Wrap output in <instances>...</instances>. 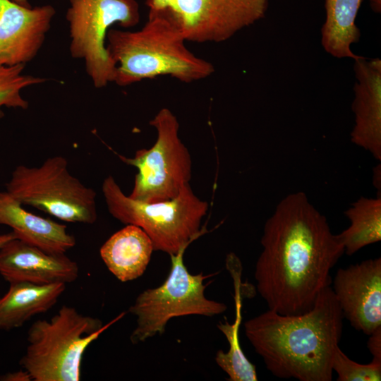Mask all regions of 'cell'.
Masks as SVG:
<instances>
[{
  "label": "cell",
  "instance_id": "1",
  "mask_svg": "<svg viewBox=\"0 0 381 381\" xmlns=\"http://www.w3.org/2000/svg\"><path fill=\"white\" fill-rule=\"evenodd\" d=\"M255 267L256 289L268 309L296 315L312 308L330 285V270L344 253L327 219L298 191L285 196L267 219Z\"/></svg>",
  "mask_w": 381,
  "mask_h": 381
},
{
  "label": "cell",
  "instance_id": "2",
  "mask_svg": "<svg viewBox=\"0 0 381 381\" xmlns=\"http://www.w3.org/2000/svg\"><path fill=\"white\" fill-rule=\"evenodd\" d=\"M343 315L330 285L308 311L296 315L268 310L244 323L245 334L267 369L279 378L331 381Z\"/></svg>",
  "mask_w": 381,
  "mask_h": 381
},
{
  "label": "cell",
  "instance_id": "3",
  "mask_svg": "<svg viewBox=\"0 0 381 381\" xmlns=\"http://www.w3.org/2000/svg\"><path fill=\"white\" fill-rule=\"evenodd\" d=\"M106 39L107 53L116 66L114 83L119 86L161 75L192 83L214 72L212 64L188 49L180 30L162 14L148 15L137 31L109 29Z\"/></svg>",
  "mask_w": 381,
  "mask_h": 381
},
{
  "label": "cell",
  "instance_id": "4",
  "mask_svg": "<svg viewBox=\"0 0 381 381\" xmlns=\"http://www.w3.org/2000/svg\"><path fill=\"white\" fill-rule=\"evenodd\" d=\"M125 314L104 325L99 318L64 305L49 320H37L31 325L19 363L33 381H79L87 348Z\"/></svg>",
  "mask_w": 381,
  "mask_h": 381
},
{
  "label": "cell",
  "instance_id": "5",
  "mask_svg": "<svg viewBox=\"0 0 381 381\" xmlns=\"http://www.w3.org/2000/svg\"><path fill=\"white\" fill-rule=\"evenodd\" d=\"M102 190L109 213L123 224L141 228L155 250L176 254L186 243L207 232L201 222L209 205L193 193L190 183L171 200L148 202L123 193L114 177H106Z\"/></svg>",
  "mask_w": 381,
  "mask_h": 381
},
{
  "label": "cell",
  "instance_id": "6",
  "mask_svg": "<svg viewBox=\"0 0 381 381\" xmlns=\"http://www.w3.org/2000/svg\"><path fill=\"white\" fill-rule=\"evenodd\" d=\"M190 243H186L176 254L169 255L171 270L164 283L141 292L129 308L128 312L136 317V326L130 336L132 344L162 334L173 318L190 315L213 317L226 310V304L205 296L207 284L203 282L214 274H192L185 265L183 255Z\"/></svg>",
  "mask_w": 381,
  "mask_h": 381
},
{
  "label": "cell",
  "instance_id": "7",
  "mask_svg": "<svg viewBox=\"0 0 381 381\" xmlns=\"http://www.w3.org/2000/svg\"><path fill=\"white\" fill-rule=\"evenodd\" d=\"M6 191L20 204L66 222L92 224L97 218L95 191L69 172L62 156L49 157L38 167H17Z\"/></svg>",
  "mask_w": 381,
  "mask_h": 381
},
{
  "label": "cell",
  "instance_id": "8",
  "mask_svg": "<svg viewBox=\"0 0 381 381\" xmlns=\"http://www.w3.org/2000/svg\"><path fill=\"white\" fill-rule=\"evenodd\" d=\"M150 124L157 131L155 144L150 149L137 150L132 158L119 157L138 169L129 197L155 202L176 198L189 183L192 160L179 138V121L169 109H161Z\"/></svg>",
  "mask_w": 381,
  "mask_h": 381
},
{
  "label": "cell",
  "instance_id": "9",
  "mask_svg": "<svg viewBox=\"0 0 381 381\" xmlns=\"http://www.w3.org/2000/svg\"><path fill=\"white\" fill-rule=\"evenodd\" d=\"M66 18L70 33L69 50L83 59L93 85L102 88L114 82L116 66L107 53L105 42L109 28L119 23L128 28L140 20L135 0H69Z\"/></svg>",
  "mask_w": 381,
  "mask_h": 381
},
{
  "label": "cell",
  "instance_id": "10",
  "mask_svg": "<svg viewBox=\"0 0 381 381\" xmlns=\"http://www.w3.org/2000/svg\"><path fill=\"white\" fill-rule=\"evenodd\" d=\"M268 0H172L164 13L186 41L221 42L262 18Z\"/></svg>",
  "mask_w": 381,
  "mask_h": 381
},
{
  "label": "cell",
  "instance_id": "11",
  "mask_svg": "<svg viewBox=\"0 0 381 381\" xmlns=\"http://www.w3.org/2000/svg\"><path fill=\"white\" fill-rule=\"evenodd\" d=\"M343 317L370 335L381 327V258L339 268L332 287Z\"/></svg>",
  "mask_w": 381,
  "mask_h": 381
},
{
  "label": "cell",
  "instance_id": "12",
  "mask_svg": "<svg viewBox=\"0 0 381 381\" xmlns=\"http://www.w3.org/2000/svg\"><path fill=\"white\" fill-rule=\"evenodd\" d=\"M55 13L51 5L28 8L0 0V67L25 65L32 60Z\"/></svg>",
  "mask_w": 381,
  "mask_h": 381
},
{
  "label": "cell",
  "instance_id": "13",
  "mask_svg": "<svg viewBox=\"0 0 381 381\" xmlns=\"http://www.w3.org/2000/svg\"><path fill=\"white\" fill-rule=\"evenodd\" d=\"M78 264L65 253H52L19 238L0 248V274L9 283L68 284L78 277Z\"/></svg>",
  "mask_w": 381,
  "mask_h": 381
},
{
  "label": "cell",
  "instance_id": "14",
  "mask_svg": "<svg viewBox=\"0 0 381 381\" xmlns=\"http://www.w3.org/2000/svg\"><path fill=\"white\" fill-rule=\"evenodd\" d=\"M354 60L356 82L352 110L355 123L351 140L381 161V60L358 56Z\"/></svg>",
  "mask_w": 381,
  "mask_h": 381
},
{
  "label": "cell",
  "instance_id": "15",
  "mask_svg": "<svg viewBox=\"0 0 381 381\" xmlns=\"http://www.w3.org/2000/svg\"><path fill=\"white\" fill-rule=\"evenodd\" d=\"M6 192H0V224L10 226L17 238L52 253H66L75 245L64 224L25 210Z\"/></svg>",
  "mask_w": 381,
  "mask_h": 381
},
{
  "label": "cell",
  "instance_id": "16",
  "mask_svg": "<svg viewBox=\"0 0 381 381\" xmlns=\"http://www.w3.org/2000/svg\"><path fill=\"white\" fill-rule=\"evenodd\" d=\"M153 250L148 235L141 228L127 224L104 243L99 253L109 272L127 282L143 274Z\"/></svg>",
  "mask_w": 381,
  "mask_h": 381
},
{
  "label": "cell",
  "instance_id": "17",
  "mask_svg": "<svg viewBox=\"0 0 381 381\" xmlns=\"http://www.w3.org/2000/svg\"><path fill=\"white\" fill-rule=\"evenodd\" d=\"M65 289L66 284L62 283H10L8 291L0 298V329L20 327L35 315L47 312Z\"/></svg>",
  "mask_w": 381,
  "mask_h": 381
},
{
  "label": "cell",
  "instance_id": "18",
  "mask_svg": "<svg viewBox=\"0 0 381 381\" xmlns=\"http://www.w3.org/2000/svg\"><path fill=\"white\" fill-rule=\"evenodd\" d=\"M226 267L234 282L236 317L233 323H229L225 318L224 322L219 321L217 325V328L226 337L229 349L226 352L219 350L216 353L215 361L228 375V380L230 381H257L255 365L246 358L239 341L242 301L245 297H248L249 294L244 291L245 284L241 281V262L238 260H233L228 262Z\"/></svg>",
  "mask_w": 381,
  "mask_h": 381
},
{
  "label": "cell",
  "instance_id": "19",
  "mask_svg": "<svg viewBox=\"0 0 381 381\" xmlns=\"http://www.w3.org/2000/svg\"><path fill=\"white\" fill-rule=\"evenodd\" d=\"M362 0H325L326 18L321 28L324 49L337 58L358 56L351 45L359 41L361 32L356 18Z\"/></svg>",
  "mask_w": 381,
  "mask_h": 381
},
{
  "label": "cell",
  "instance_id": "20",
  "mask_svg": "<svg viewBox=\"0 0 381 381\" xmlns=\"http://www.w3.org/2000/svg\"><path fill=\"white\" fill-rule=\"evenodd\" d=\"M349 226L337 234L344 253L352 255L366 246L381 240V196L361 197L344 212Z\"/></svg>",
  "mask_w": 381,
  "mask_h": 381
},
{
  "label": "cell",
  "instance_id": "21",
  "mask_svg": "<svg viewBox=\"0 0 381 381\" xmlns=\"http://www.w3.org/2000/svg\"><path fill=\"white\" fill-rule=\"evenodd\" d=\"M24 67L23 64L0 67V109L3 106L26 109L28 102L22 97L21 91L45 81L42 78L24 75Z\"/></svg>",
  "mask_w": 381,
  "mask_h": 381
},
{
  "label": "cell",
  "instance_id": "22",
  "mask_svg": "<svg viewBox=\"0 0 381 381\" xmlns=\"http://www.w3.org/2000/svg\"><path fill=\"white\" fill-rule=\"evenodd\" d=\"M332 368L338 381L381 380V361L373 358L369 363H358L349 358L339 346L334 351Z\"/></svg>",
  "mask_w": 381,
  "mask_h": 381
},
{
  "label": "cell",
  "instance_id": "23",
  "mask_svg": "<svg viewBox=\"0 0 381 381\" xmlns=\"http://www.w3.org/2000/svg\"><path fill=\"white\" fill-rule=\"evenodd\" d=\"M367 346L373 358L381 361V327L377 328L370 334Z\"/></svg>",
  "mask_w": 381,
  "mask_h": 381
},
{
  "label": "cell",
  "instance_id": "24",
  "mask_svg": "<svg viewBox=\"0 0 381 381\" xmlns=\"http://www.w3.org/2000/svg\"><path fill=\"white\" fill-rule=\"evenodd\" d=\"M172 0H146L149 8V15L159 14L165 12L170 6Z\"/></svg>",
  "mask_w": 381,
  "mask_h": 381
},
{
  "label": "cell",
  "instance_id": "25",
  "mask_svg": "<svg viewBox=\"0 0 381 381\" xmlns=\"http://www.w3.org/2000/svg\"><path fill=\"white\" fill-rule=\"evenodd\" d=\"M4 380H14V381H30L32 380L31 377L29 373L25 370H22L18 372L13 373L6 374L4 377Z\"/></svg>",
  "mask_w": 381,
  "mask_h": 381
},
{
  "label": "cell",
  "instance_id": "26",
  "mask_svg": "<svg viewBox=\"0 0 381 381\" xmlns=\"http://www.w3.org/2000/svg\"><path fill=\"white\" fill-rule=\"evenodd\" d=\"M373 184L380 193L381 190V168L380 163L373 168Z\"/></svg>",
  "mask_w": 381,
  "mask_h": 381
},
{
  "label": "cell",
  "instance_id": "27",
  "mask_svg": "<svg viewBox=\"0 0 381 381\" xmlns=\"http://www.w3.org/2000/svg\"><path fill=\"white\" fill-rule=\"evenodd\" d=\"M16 238H17V236L13 231L0 235V248L7 241Z\"/></svg>",
  "mask_w": 381,
  "mask_h": 381
},
{
  "label": "cell",
  "instance_id": "28",
  "mask_svg": "<svg viewBox=\"0 0 381 381\" xmlns=\"http://www.w3.org/2000/svg\"><path fill=\"white\" fill-rule=\"evenodd\" d=\"M372 9L376 13H380L381 0H370Z\"/></svg>",
  "mask_w": 381,
  "mask_h": 381
},
{
  "label": "cell",
  "instance_id": "29",
  "mask_svg": "<svg viewBox=\"0 0 381 381\" xmlns=\"http://www.w3.org/2000/svg\"><path fill=\"white\" fill-rule=\"evenodd\" d=\"M10 1L25 7H28V8L32 7L31 5L29 4L28 0H10Z\"/></svg>",
  "mask_w": 381,
  "mask_h": 381
}]
</instances>
